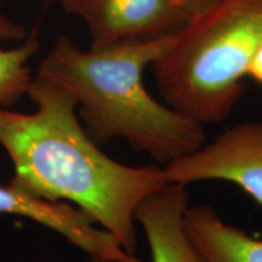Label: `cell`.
Here are the masks:
<instances>
[{
    "mask_svg": "<svg viewBox=\"0 0 262 262\" xmlns=\"http://www.w3.org/2000/svg\"><path fill=\"white\" fill-rule=\"evenodd\" d=\"M186 8H187L191 17H196L205 14L206 11L214 8V6L220 3L221 0H183Z\"/></svg>",
    "mask_w": 262,
    "mask_h": 262,
    "instance_id": "obj_11",
    "label": "cell"
},
{
    "mask_svg": "<svg viewBox=\"0 0 262 262\" xmlns=\"http://www.w3.org/2000/svg\"><path fill=\"white\" fill-rule=\"evenodd\" d=\"M60 3L68 14H74L75 0H60Z\"/></svg>",
    "mask_w": 262,
    "mask_h": 262,
    "instance_id": "obj_13",
    "label": "cell"
},
{
    "mask_svg": "<svg viewBox=\"0 0 262 262\" xmlns=\"http://www.w3.org/2000/svg\"><path fill=\"white\" fill-rule=\"evenodd\" d=\"M248 77L262 85V42L256 49L248 67Z\"/></svg>",
    "mask_w": 262,
    "mask_h": 262,
    "instance_id": "obj_12",
    "label": "cell"
},
{
    "mask_svg": "<svg viewBox=\"0 0 262 262\" xmlns=\"http://www.w3.org/2000/svg\"><path fill=\"white\" fill-rule=\"evenodd\" d=\"M89 262H111V261L102 260V258H95V257H90V261H89Z\"/></svg>",
    "mask_w": 262,
    "mask_h": 262,
    "instance_id": "obj_14",
    "label": "cell"
},
{
    "mask_svg": "<svg viewBox=\"0 0 262 262\" xmlns=\"http://www.w3.org/2000/svg\"><path fill=\"white\" fill-rule=\"evenodd\" d=\"M168 183L221 180L234 183L262 206V123H243L163 166Z\"/></svg>",
    "mask_w": 262,
    "mask_h": 262,
    "instance_id": "obj_4",
    "label": "cell"
},
{
    "mask_svg": "<svg viewBox=\"0 0 262 262\" xmlns=\"http://www.w3.org/2000/svg\"><path fill=\"white\" fill-rule=\"evenodd\" d=\"M183 229L203 262H262V239L227 224L211 205H188Z\"/></svg>",
    "mask_w": 262,
    "mask_h": 262,
    "instance_id": "obj_8",
    "label": "cell"
},
{
    "mask_svg": "<svg viewBox=\"0 0 262 262\" xmlns=\"http://www.w3.org/2000/svg\"><path fill=\"white\" fill-rule=\"evenodd\" d=\"M4 3L5 0H0V40L22 41L27 37L26 27L6 12Z\"/></svg>",
    "mask_w": 262,
    "mask_h": 262,
    "instance_id": "obj_10",
    "label": "cell"
},
{
    "mask_svg": "<svg viewBox=\"0 0 262 262\" xmlns=\"http://www.w3.org/2000/svg\"><path fill=\"white\" fill-rule=\"evenodd\" d=\"M0 215H19L61 234L90 257L111 262H142L130 255L110 232L97 228L80 209L50 202L12 186H0Z\"/></svg>",
    "mask_w": 262,
    "mask_h": 262,
    "instance_id": "obj_6",
    "label": "cell"
},
{
    "mask_svg": "<svg viewBox=\"0 0 262 262\" xmlns=\"http://www.w3.org/2000/svg\"><path fill=\"white\" fill-rule=\"evenodd\" d=\"M40 49L38 31L34 29L21 44L11 49L0 48V107L10 108L27 95L32 81L28 62Z\"/></svg>",
    "mask_w": 262,
    "mask_h": 262,
    "instance_id": "obj_9",
    "label": "cell"
},
{
    "mask_svg": "<svg viewBox=\"0 0 262 262\" xmlns=\"http://www.w3.org/2000/svg\"><path fill=\"white\" fill-rule=\"evenodd\" d=\"M73 15L86 25L91 47L175 34L192 19L183 0H75Z\"/></svg>",
    "mask_w": 262,
    "mask_h": 262,
    "instance_id": "obj_5",
    "label": "cell"
},
{
    "mask_svg": "<svg viewBox=\"0 0 262 262\" xmlns=\"http://www.w3.org/2000/svg\"><path fill=\"white\" fill-rule=\"evenodd\" d=\"M188 205L186 185L168 183L137 206L135 220L145 231L152 262H203L183 229Z\"/></svg>",
    "mask_w": 262,
    "mask_h": 262,
    "instance_id": "obj_7",
    "label": "cell"
},
{
    "mask_svg": "<svg viewBox=\"0 0 262 262\" xmlns=\"http://www.w3.org/2000/svg\"><path fill=\"white\" fill-rule=\"evenodd\" d=\"M175 34L88 51L60 35L39 63L37 75L74 97L84 130L96 145L124 139L164 166L201 148L205 141L202 124L158 102L143 85V72L171 47Z\"/></svg>",
    "mask_w": 262,
    "mask_h": 262,
    "instance_id": "obj_2",
    "label": "cell"
},
{
    "mask_svg": "<svg viewBox=\"0 0 262 262\" xmlns=\"http://www.w3.org/2000/svg\"><path fill=\"white\" fill-rule=\"evenodd\" d=\"M33 113L0 107V145L15 168L9 185L50 202L70 201L136 255L135 211L168 185L163 166H127L101 150L80 124L64 88L37 75Z\"/></svg>",
    "mask_w": 262,
    "mask_h": 262,
    "instance_id": "obj_1",
    "label": "cell"
},
{
    "mask_svg": "<svg viewBox=\"0 0 262 262\" xmlns=\"http://www.w3.org/2000/svg\"><path fill=\"white\" fill-rule=\"evenodd\" d=\"M261 42L262 0H221L193 17L152 64L166 106L203 126L221 123L244 94Z\"/></svg>",
    "mask_w": 262,
    "mask_h": 262,
    "instance_id": "obj_3",
    "label": "cell"
}]
</instances>
